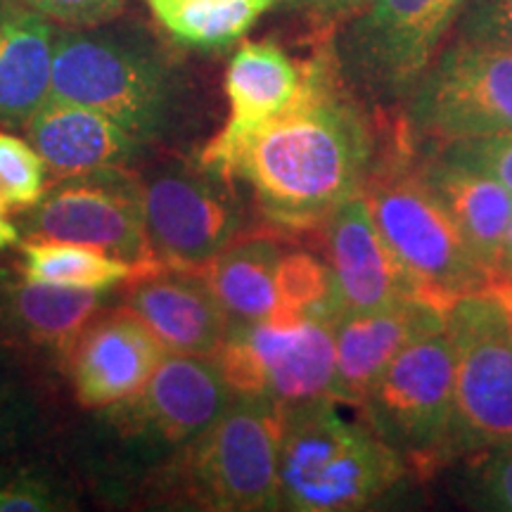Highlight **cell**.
<instances>
[{"mask_svg": "<svg viewBox=\"0 0 512 512\" xmlns=\"http://www.w3.org/2000/svg\"><path fill=\"white\" fill-rule=\"evenodd\" d=\"M375 159L377 138L366 112L335 60L318 57L306 64L304 88L290 110L240 147L233 178L275 228L311 230L361 195Z\"/></svg>", "mask_w": 512, "mask_h": 512, "instance_id": "cell-1", "label": "cell"}, {"mask_svg": "<svg viewBox=\"0 0 512 512\" xmlns=\"http://www.w3.org/2000/svg\"><path fill=\"white\" fill-rule=\"evenodd\" d=\"M233 399L216 358L169 354L138 392L93 411L76 446L83 472L105 501H136L140 486Z\"/></svg>", "mask_w": 512, "mask_h": 512, "instance_id": "cell-2", "label": "cell"}, {"mask_svg": "<svg viewBox=\"0 0 512 512\" xmlns=\"http://www.w3.org/2000/svg\"><path fill=\"white\" fill-rule=\"evenodd\" d=\"M50 95L107 114L150 147L174 143L188 131V83L138 27H60Z\"/></svg>", "mask_w": 512, "mask_h": 512, "instance_id": "cell-3", "label": "cell"}, {"mask_svg": "<svg viewBox=\"0 0 512 512\" xmlns=\"http://www.w3.org/2000/svg\"><path fill=\"white\" fill-rule=\"evenodd\" d=\"M280 437L283 411L275 403L235 396L140 486L136 501L166 510H280Z\"/></svg>", "mask_w": 512, "mask_h": 512, "instance_id": "cell-4", "label": "cell"}, {"mask_svg": "<svg viewBox=\"0 0 512 512\" xmlns=\"http://www.w3.org/2000/svg\"><path fill=\"white\" fill-rule=\"evenodd\" d=\"M337 406L320 399L283 411L280 510H363L411 472L366 420L344 418Z\"/></svg>", "mask_w": 512, "mask_h": 512, "instance_id": "cell-5", "label": "cell"}, {"mask_svg": "<svg viewBox=\"0 0 512 512\" xmlns=\"http://www.w3.org/2000/svg\"><path fill=\"white\" fill-rule=\"evenodd\" d=\"M363 195L384 242L411 275L420 302L448 313L465 294L491 283L422 176L415 147L401 128L377 152Z\"/></svg>", "mask_w": 512, "mask_h": 512, "instance_id": "cell-6", "label": "cell"}, {"mask_svg": "<svg viewBox=\"0 0 512 512\" xmlns=\"http://www.w3.org/2000/svg\"><path fill=\"white\" fill-rule=\"evenodd\" d=\"M467 0H363L335 41L337 72L377 107H403L456 29Z\"/></svg>", "mask_w": 512, "mask_h": 512, "instance_id": "cell-7", "label": "cell"}, {"mask_svg": "<svg viewBox=\"0 0 512 512\" xmlns=\"http://www.w3.org/2000/svg\"><path fill=\"white\" fill-rule=\"evenodd\" d=\"M358 411L418 475H432L460 458L456 351L448 330L403 349L377 377Z\"/></svg>", "mask_w": 512, "mask_h": 512, "instance_id": "cell-8", "label": "cell"}, {"mask_svg": "<svg viewBox=\"0 0 512 512\" xmlns=\"http://www.w3.org/2000/svg\"><path fill=\"white\" fill-rule=\"evenodd\" d=\"M399 128L415 147L512 131V50L453 36L403 105Z\"/></svg>", "mask_w": 512, "mask_h": 512, "instance_id": "cell-9", "label": "cell"}, {"mask_svg": "<svg viewBox=\"0 0 512 512\" xmlns=\"http://www.w3.org/2000/svg\"><path fill=\"white\" fill-rule=\"evenodd\" d=\"M335 325L313 313L275 311L228 328L214 358L235 396L266 399L280 411L332 399Z\"/></svg>", "mask_w": 512, "mask_h": 512, "instance_id": "cell-10", "label": "cell"}, {"mask_svg": "<svg viewBox=\"0 0 512 512\" xmlns=\"http://www.w3.org/2000/svg\"><path fill=\"white\" fill-rule=\"evenodd\" d=\"M152 256L162 266L202 268L245 235L238 181L185 159H166L140 174Z\"/></svg>", "mask_w": 512, "mask_h": 512, "instance_id": "cell-11", "label": "cell"}, {"mask_svg": "<svg viewBox=\"0 0 512 512\" xmlns=\"http://www.w3.org/2000/svg\"><path fill=\"white\" fill-rule=\"evenodd\" d=\"M19 230L29 240H62L98 247L140 271L159 268L145 226L143 178L131 166L83 171L50 183Z\"/></svg>", "mask_w": 512, "mask_h": 512, "instance_id": "cell-12", "label": "cell"}, {"mask_svg": "<svg viewBox=\"0 0 512 512\" xmlns=\"http://www.w3.org/2000/svg\"><path fill=\"white\" fill-rule=\"evenodd\" d=\"M446 330L456 351L460 456L512 444V325L494 287L458 299Z\"/></svg>", "mask_w": 512, "mask_h": 512, "instance_id": "cell-13", "label": "cell"}, {"mask_svg": "<svg viewBox=\"0 0 512 512\" xmlns=\"http://www.w3.org/2000/svg\"><path fill=\"white\" fill-rule=\"evenodd\" d=\"M323 233L339 318L420 302L411 275L377 230L363 192L332 211Z\"/></svg>", "mask_w": 512, "mask_h": 512, "instance_id": "cell-14", "label": "cell"}, {"mask_svg": "<svg viewBox=\"0 0 512 512\" xmlns=\"http://www.w3.org/2000/svg\"><path fill=\"white\" fill-rule=\"evenodd\" d=\"M169 351L128 306H107L76 339L67 358L74 399L86 411L138 392Z\"/></svg>", "mask_w": 512, "mask_h": 512, "instance_id": "cell-15", "label": "cell"}, {"mask_svg": "<svg viewBox=\"0 0 512 512\" xmlns=\"http://www.w3.org/2000/svg\"><path fill=\"white\" fill-rule=\"evenodd\" d=\"M112 302L110 292L38 283L19 266H0V347L64 368L81 330Z\"/></svg>", "mask_w": 512, "mask_h": 512, "instance_id": "cell-16", "label": "cell"}, {"mask_svg": "<svg viewBox=\"0 0 512 512\" xmlns=\"http://www.w3.org/2000/svg\"><path fill=\"white\" fill-rule=\"evenodd\" d=\"M306 81V64H297L275 43H245L226 72V126L200 152V162L233 178L240 147L268 121L290 110ZM235 181V178H233Z\"/></svg>", "mask_w": 512, "mask_h": 512, "instance_id": "cell-17", "label": "cell"}, {"mask_svg": "<svg viewBox=\"0 0 512 512\" xmlns=\"http://www.w3.org/2000/svg\"><path fill=\"white\" fill-rule=\"evenodd\" d=\"M124 306L155 332L169 354L216 356L228 318L200 268L159 266L124 287Z\"/></svg>", "mask_w": 512, "mask_h": 512, "instance_id": "cell-18", "label": "cell"}, {"mask_svg": "<svg viewBox=\"0 0 512 512\" xmlns=\"http://www.w3.org/2000/svg\"><path fill=\"white\" fill-rule=\"evenodd\" d=\"M446 328V313L425 302L342 316L335 325L337 366L332 401L361 406L389 363L420 337Z\"/></svg>", "mask_w": 512, "mask_h": 512, "instance_id": "cell-19", "label": "cell"}, {"mask_svg": "<svg viewBox=\"0 0 512 512\" xmlns=\"http://www.w3.org/2000/svg\"><path fill=\"white\" fill-rule=\"evenodd\" d=\"M24 133L53 181L107 166H131L150 150L107 114L53 95L24 124Z\"/></svg>", "mask_w": 512, "mask_h": 512, "instance_id": "cell-20", "label": "cell"}, {"mask_svg": "<svg viewBox=\"0 0 512 512\" xmlns=\"http://www.w3.org/2000/svg\"><path fill=\"white\" fill-rule=\"evenodd\" d=\"M418 166L437 192L477 264L496 278L505 230L512 221V192L496 178L453 162L432 147H415Z\"/></svg>", "mask_w": 512, "mask_h": 512, "instance_id": "cell-21", "label": "cell"}, {"mask_svg": "<svg viewBox=\"0 0 512 512\" xmlns=\"http://www.w3.org/2000/svg\"><path fill=\"white\" fill-rule=\"evenodd\" d=\"M57 31L24 0H0V126L24 128L50 98Z\"/></svg>", "mask_w": 512, "mask_h": 512, "instance_id": "cell-22", "label": "cell"}, {"mask_svg": "<svg viewBox=\"0 0 512 512\" xmlns=\"http://www.w3.org/2000/svg\"><path fill=\"white\" fill-rule=\"evenodd\" d=\"M285 249L266 235H242L200 271L233 325L256 323L280 311V264Z\"/></svg>", "mask_w": 512, "mask_h": 512, "instance_id": "cell-23", "label": "cell"}, {"mask_svg": "<svg viewBox=\"0 0 512 512\" xmlns=\"http://www.w3.org/2000/svg\"><path fill=\"white\" fill-rule=\"evenodd\" d=\"M147 5L181 46L219 50L245 36L280 0H147Z\"/></svg>", "mask_w": 512, "mask_h": 512, "instance_id": "cell-24", "label": "cell"}, {"mask_svg": "<svg viewBox=\"0 0 512 512\" xmlns=\"http://www.w3.org/2000/svg\"><path fill=\"white\" fill-rule=\"evenodd\" d=\"M19 252V268L31 280L72 290L112 292L143 273L131 261L79 242L27 240L19 242Z\"/></svg>", "mask_w": 512, "mask_h": 512, "instance_id": "cell-25", "label": "cell"}, {"mask_svg": "<svg viewBox=\"0 0 512 512\" xmlns=\"http://www.w3.org/2000/svg\"><path fill=\"white\" fill-rule=\"evenodd\" d=\"M76 491L55 467L38 460L0 467V512L76 510Z\"/></svg>", "mask_w": 512, "mask_h": 512, "instance_id": "cell-26", "label": "cell"}, {"mask_svg": "<svg viewBox=\"0 0 512 512\" xmlns=\"http://www.w3.org/2000/svg\"><path fill=\"white\" fill-rule=\"evenodd\" d=\"M280 311L313 313L339 320V306L330 268L309 252H285L280 264Z\"/></svg>", "mask_w": 512, "mask_h": 512, "instance_id": "cell-27", "label": "cell"}, {"mask_svg": "<svg viewBox=\"0 0 512 512\" xmlns=\"http://www.w3.org/2000/svg\"><path fill=\"white\" fill-rule=\"evenodd\" d=\"M48 169L29 140L0 131V200L10 211H27L46 192Z\"/></svg>", "mask_w": 512, "mask_h": 512, "instance_id": "cell-28", "label": "cell"}, {"mask_svg": "<svg viewBox=\"0 0 512 512\" xmlns=\"http://www.w3.org/2000/svg\"><path fill=\"white\" fill-rule=\"evenodd\" d=\"M467 475V505L477 510L512 512V444L475 453Z\"/></svg>", "mask_w": 512, "mask_h": 512, "instance_id": "cell-29", "label": "cell"}, {"mask_svg": "<svg viewBox=\"0 0 512 512\" xmlns=\"http://www.w3.org/2000/svg\"><path fill=\"white\" fill-rule=\"evenodd\" d=\"M432 150H439L441 155L453 159V162L496 178L498 183L512 192V131L486 138L458 140V143L439 145L432 147Z\"/></svg>", "mask_w": 512, "mask_h": 512, "instance_id": "cell-30", "label": "cell"}, {"mask_svg": "<svg viewBox=\"0 0 512 512\" xmlns=\"http://www.w3.org/2000/svg\"><path fill=\"white\" fill-rule=\"evenodd\" d=\"M456 36L512 50V0H467Z\"/></svg>", "mask_w": 512, "mask_h": 512, "instance_id": "cell-31", "label": "cell"}, {"mask_svg": "<svg viewBox=\"0 0 512 512\" xmlns=\"http://www.w3.org/2000/svg\"><path fill=\"white\" fill-rule=\"evenodd\" d=\"M41 432V406L27 387L0 394V458L34 441Z\"/></svg>", "mask_w": 512, "mask_h": 512, "instance_id": "cell-32", "label": "cell"}, {"mask_svg": "<svg viewBox=\"0 0 512 512\" xmlns=\"http://www.w3.org/2000/svg\"><path fill=\"white\" fill-rule=\"evenodd\" d=\"M64 29H88L114 22L124 12L126 0H24Z\"/></svg>", "mask_w": 512, "mask_h": 512, "instance_id": "cell-33", "label": "cell"}, {"mask_svg": "<svg viewBox=\"0 0 512 512\" xmlns=\"http://www.w3.org/2000/svg\"><path fill=\"white\" fill-rule=\"evenodd\" d=\"M280 3L299 5L318 15H342V12H354L363 0H280Z\"/></svg>", "mask_w": 512, "mask_h": 512, "instance_id": "cell-34", "label": "cell"}, {"mask_svg": "<svg viewBox=\"0 0 512 512\" xmlns=\"http://www.w3.org/2000/svg\"><path fill=\"white\" fill-rule=\"evenodd\" d=\"M24 387L22 373H19L17 356L12 351L0 347V394Z\"/></svg>", "mask_w": 512, "mask_h": 512, "instance_id": "cell-35", "label": "cell"}, {"mask_svg": "<svg viewBox=\"0 0 512 512\" xmlns=\"http://www.w3.org/2000/svg\"><path fill=\"white\" fill-rule=\"evenodd\" d=\"M8 207L0 200V249H10L19 245V238H22V230L15 221L8 219Z\"/></svg>", "mask_w": 512, "mask_h": 512, "instance_id": "cell-36", "label": "cell"}, {"mask_svg": "<svg viewBox=\"0 0 512 512\" xmlns=\"http://www.w3.org/2000/svg\"><path fill=\"white\" fill-rule=\"evenodd\" d=\"M496 278H510V280H512V221H510L508 230H505L501 256H498Z\"/></svg>", "mask_w": 512, "mask_h": 512, "instance_id": "cell-37", "label": "cell"}, {"mask_svg": "<svg viewBox=\"0 0 512 512\" xmlns=\"http://www.w3.org/2000/svg\"><path fill=\"white\" fill-rule=\"evenodd\" d=\"M489 285L494 287V292L501 297L505 311H508L510 325H512V280L510 278H494Z\"/></svg>", "mask_w": 512, "mask_h": 512, "instance_id": "cell-38", "label": "cell"}]
</instances>
